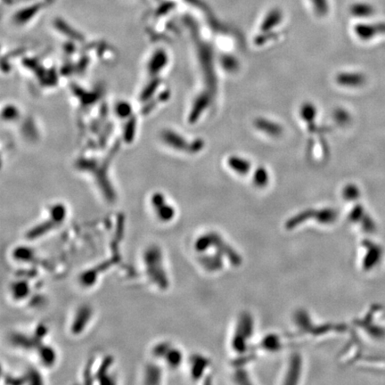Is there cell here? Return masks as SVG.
I'll return each mask as SVG.
<instances>
[{"label":"cell","mask_w":385,"mask_h":385,"mask_svg":"<svg viewBox=\"0 0 385 385\" xmlns=\"http://www.w3.org/2000/svg\"><path fill=\"white\" fill-rule=\"evenodd\" d=\"M228 164L229 166L232 168L234 171L245 175L251 169V164L245 159H242L239 157H232L228 160Z\"/></svg>","instance_id":"obj_7"},{"label":"cell","mask_w":385,"mask_h":385,"mask_svg":"<svg viewBox=\"0 0 385 385\" xmlns=\"http://www.w3.org/2000/svg\"><path fill=\"white\" fill-rule=\"evenodd\" d=\"M365 76L361 73H341L337 77V82L344 87H359L365 82Z\"/></svg>","instance_id":"obj_3"},{"label":"cell","mask_w":385,"mask_h":385,"mask_svg":"<svg viewBox=\"0 0 385 385\" xmlns=\"http://www.w3.org/2000/svg\"><path fill=\"white\" fill-rule=\"evenodd\" d=\"M42 5H44L41 3H37V4H31L26 8L21 9L15 15V20L18 22L22 23L25 22L27 20H30L31 18L35 15V13H38L40 9L42 8Z\"/></svg>","instance_id":"obj_5"},{"label":"cell","mask_w":385,"mask_h":385,"mask_svg":"<svg viewBox=\"0 0 385 385\" xmlns=\"http://www.w3.org/2000/svg\"><path fill=\"white\" fill-rule=\"evenodd\" d=\"M357 33L358 35L363 39V40H368L375 37L377 33H385V24H379V25H359L357 27Z\"/></svg>","instance_id":"obj_4"},{"label":"cell","mask_w":385,"mask_h":385,"mask_svg":"<svg viewBox=\"0 0 385 385\" xmlns=\"http://www.w3.org/2000/svg\"><path fill=\"white\" fill-rule=\"evenodd\" d=\"M267 180H268V177L265 169H258V171H256L254 174L255 184L262 187L263 185L267 184Z\"/></svg>","instance_id":"obj_9"},{"label":"cell","mask_w":385,"mask_h":385,"mask_svg":"<svg viewBox=\"0 0 385 385\" xmlns=\"http://www.w3.org/2000/svg\"><path fill=\"white\" fill-rule=\"evenodd\" d=\"M302 118L308 122L313 120V118H315L316 116L315 107L311 104H306V105H303L302 109Z\"/></svg>","instance_id":"obj_8"},{"label":"cell","mask_w":385,"mask_h":385,"mask_svg":"<svg viewBox=\"0 0 385 385\" xmlns=\"http://www.w3.org/2000/svg\"><path fill=\"white\" fill-rule=\"evenodd\" d=\"M162 197L156 195L153 198V208L155 215L162 222H170L173 219L175 212L172 206L169 205Z\"/></svg>","instance_id":"obj_2"},{"label":"cell","mask_w":385,"mask_h":385,"mask_svg":"<svg viewBox=\"0 0 385 385\" xmlns=\"http://www.w3.org/2000/svg\"><path fill=\"white\" fill-rule=\"evenodd\" d=\"M144 263L149 278L160 288H166L169 283L160 249L156 247L147 249L144 254Z\"/></svg>","instance_id":"obj_1"},{"label":"cell","mask_w":385,"mask_h":385,"mask_svg":"<svg viewBox=\"0 0 385 385\" xmlns=\"http://www.w3.org/2000/svg\"><path fill=\"white\" fill-rule=\"evenodd\" d=\"M255 125L258 129L273 136H277L282 132V128L279 125H277L276 123H271L265 119H259L255 123Z\"/></svg>","instance_id":"obj_6"}]
</instances>
